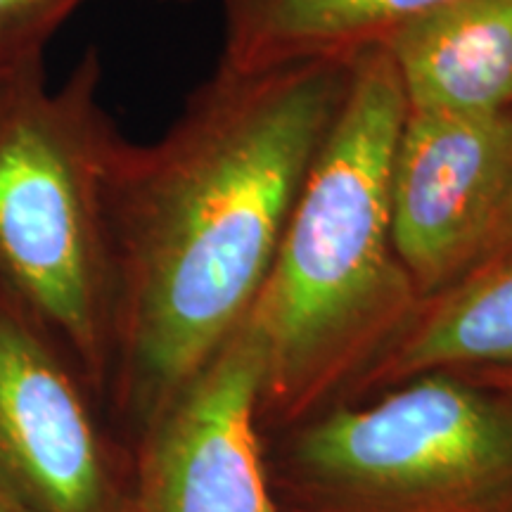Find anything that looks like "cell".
<instances>
[{
  "instance_id": "cell-14",
  "label": "cell",
  "mask_w": 512,
  "mask_h": 512,
  "mask_svg": "<svg viewBox=\"0 0 512 512\" xmlns=\"http://www.w3.org/2000/svg\"><path fill=\"white\" fill-rule=\"evenodd\" d=\"M0 74H3V72H0Z\"/></svg>"
},
{
  "instance_id": "cell-10",
  "label": "cell",
  "mask_w": 512,
  "mask_h": 512,
  "mask_svg": "<svg viewBox=\"0 0 512 512\" xmlns=\"http://www.w3.org/2000/svg\"><path fill=\"white\" fill-rule=\"evenodd\" d=\"M422 373L463 375L512 392V256L422 299L361 377L394 387Z\"/></svg>"
},
{
  "instance_id": "cell-9",
  "label": "cell",
  "mask_w": 512,
  "mask_h": 512,
  "mask_svg": "<svg viewBox=\"0 0 512 512\" xmlns=\"http://www.w3.org/2000/svg\"><path fill=\"white\" fill-rule=\"evenodd\" d=\"M408 110L512 107V0H451L384 48Z\"/></svg>"
},
{
  "instance_id": "cell-12",
  "label": "cell",
  "mask_w": 512,
  "mask_h": 512,
  "mask_svg": "<svg viewBox=\"0 0 512 512\" xmlns=\"http://www.w3.org/2000/svg\"><path fill=\"white\" fill-rule=\"evenodd\" d=\"M510 256H512V171H510V183H508V190H505L501 211H498L489 240H486L482 254H479L477 264L472 271L498 264V261L510 259Z\"/></svg>"
},
{
  "instance_id": "cell-7",
  "label": "cell",
  "mask_w": 512,
  "mask_h": 512,
  "mask_svg": "<svg viewBox=\"0 0 512 512\" xmlns=\"http://www.w3.org/2000/svg\"><path fill=\"white\" fill-rule=\"evenodd\" d=\"M0 484L34 512H107V475L74 387L0 299Z\"/></svg>"
},
{
  "instance_id": "cell-1",
  "label": "cell",
  "mask_w": 512,
  "mask_h": 512,
  "mask_svg": "<svg viewBox=\"0 0 512 512\" xmlns=\"http://www.w3.org/2000/svg\"><path fill=\"white\" fill-rule=\"evenodd\" d=\"M354 62L216 67L162 138L121 140L110 185L121 313L162 399L247 316Z\"/></svg>"
},
{
  "instance_id": "cell-5",
  "label": "cell",
  "mask_w": 512,
  "mask_h": 512,
  "mask_svg": "<svg viewBox=\"0 0 512 512\" xmlns=\"http://www.w3.org/2000/svg\"><path fill=\"white\" fill-rule=\"evenodd\" d=\"M512 171V107L408 110L389 166V221L420 302L465 278L489 240Z\"/></svg>"
},
{
  "instance_id": "cell-13",
  "label": "cell",
  "mask_w": 512,
  "mask_h": 512,
  "mask_svg": "<svg viewBox=\"0 0 512 512\" xmlns=\"http://www.w3.org/2000/svg\"><path fill=\"white\" fill-rule=\"evenodd\" d=\"M0 512H31V510H27V505H19V501L8 496V489L0 484Z\"/></svg>"
},
{
  "instance_id": "cell-11",
  "label": "cell",
  "mask_w": 512,
  "mask_h": 512,
  "mask_svg": "<svg viewBox=\"0 0 512 512\" xmlns=\"http://www.w3.org/2000/svg\"><path fill=\"white\" fill-rule=\"evenodd\" d=\"M83 0H0V72L43 60L50 38Z\"/></svg>"
},
{
  "instance_id": "cell-6",
  "label": "cell",
  "mask_w": 512,
  "mask_h": 512,
  "mask_svg": "<svg viewBox=\"0 0 512 512\" xmlns=\"http://www.w3.org/2000/svg\"><path fill=\"white\" fill-rule=\"evenodd\" d=\"M264 356L245 323L164 403L136 512H283L261 463Z\"/></svg>"
},
{
  "instance_id": "cell-3",
  "label": "cell",
  "mask_w": 512,
  "mask_h": 512,
  "mask_svg": "<svg viewBox=\"0 0 512 512\" xmlns=\"http://www.w3.org/2000/svg\"><path fill=\"white\" fill-rule=\"evenodd\" d=\"M102 60L60 88L34 60L0 74V275L81 349L98 344L110 287V185L124 136L100 100Z\"/></svg>"
},
{
  "instance_id": "cell-2",
  "label": "cell",
  "mask_w": 512,
  "mask_h": 512,
  "mask_svg": "<svg viewBox=\"0 0 512 512\" xmlns=\"http://www.w3.org/2000/svg\"><path fill=\"white\" fill-rule=\"evenodd\" d=\"M406 117L387 50L351 67L245 323L264 356L259 418L297 420L377 361L420 306L389 221V166Z\"/></svg>"
},
{
  "instance_id": "cell-8",
  "label": "cell",
  "mask_w": 512,
  "mask_h": 512,
  "mask_svg": "<svg viewBox=\"0 0 512 512\" xmlns=\"http://www.w3.org/2000/svg\"><path fill=\"white\" fill-rule=\"evenodd\" d=\"M451 0H223L219 67L240 74L306 62H354L384 50Z\"/></svg>"
},
{
  "instance_id": "cell-4",
  "label": "cell",
  "mask_w": 512,
  "mask_h": 512,
  "mask_svg": "<svg viewBox=\"0 0 512 512\" xmlns=\"http://www.w3.org/2000/svg\"><path fill=\"white\" fill-rule=\"evenodd\" d=\"M292 470L309 512H512V392L408 377L304 425Z\"/></svg>"
}]
</instances>
